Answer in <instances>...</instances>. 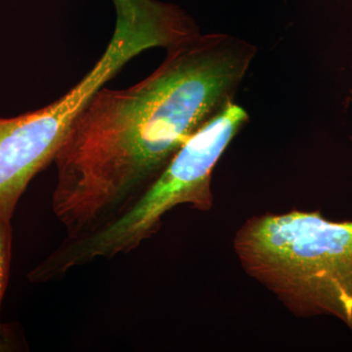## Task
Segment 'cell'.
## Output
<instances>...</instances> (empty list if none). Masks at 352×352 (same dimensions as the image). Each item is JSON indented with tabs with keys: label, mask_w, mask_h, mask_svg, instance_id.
<instances>
[{
	"label": "cell",
	"mask_w": 352,
	"mask_h": 352,
	"mask_svg": "<svg viewBox=\"0 0 352 352\" xmlns=\"http://www.w3.org/2000/svg\"><path fill=\"white\" fill-rule=\"evenodd\" d=\"M133 87H102L54 159L52 210L66 238L94 232L129 210L178 150L230 102L254 60L242 39L194 34L166 50Z\"/></svg>",
	"instance_id": "obj_1"
},
{
	"label": "cell",
	"mask_w": 352,
	"mask_h": 352,
	"mask_svg": "<svg viewBox=\"0 0 352 352\" xmlns=\"http://www.w3.org/2000/svg\"><path fill=\"white\" fill-rule=\"evenodd\" d=\"M233 249L245 272L292 314L330 315L352 332V220L300 210L254 215Z\"/></svg>",
	"instance_id": "obj_2"
},
{
	"label": "cell",
	"mask_w": 352,
	"mask_h": 352,
	"mask_svg": "<svg viewBox=\"0 0 352 352\" xmlns=\"http://www.w3.org/2000/svg\"><path fill=\"white\" fill-rule=\"evenodd\" d=\"M249 116L230 102L178 150L144 195L124 214L94 232L65 238L34 268L41 282L61 279L74 268L135 251L157 233L164 215L180 205L200 212L214 207L212 171Z\"/></svg>",
	"instance_id": "obj_3"
},
{
	"label": "cell",
	"mask_w": 352,
	"mask_h": 352,
	"mask_svg": "<svg viewBox=\"0 0 352 352\" xmlns=\"http://www.w3.org/2000/svg\"><path fill=\"white\" fill-rule=\"evenodd\" d=\"M109 80L107 69L95 65L68 94L46 107L0 118V212L13 217L29 183L54 161L76 117Z\"/></svg>",
	"instance_id": "obj_4"
},
{
	"label": "cell",
	"mask_w": 352,
	"mask_h": 352,
	"mask_svg": "<svg viewBox=\"0 0 352 352\" xmlns=\"http://www.w3.org/2000/svg\"><path fill=\"white\" fill-rule=\"evenodd\" d=\"M8 214L0 212V308L8 284L10 270L11 247H12V227ZM0 323V333H1Z\"/></svg>",
	"instance_id": "obj_5"
}]
</instances>
